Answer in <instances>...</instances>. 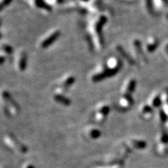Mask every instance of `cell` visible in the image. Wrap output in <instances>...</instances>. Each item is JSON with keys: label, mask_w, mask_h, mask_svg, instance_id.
I'll list each match as a JSON object with an SVG mask.
<instances>
[{"label": "cell", "mask_w": 168, "mask_h": 168, "mask_svg": "<svg viewBox=\"0 0 168 168\" xmlns=\"http://www.w3.org/2000/svg\"><path fill=\"white\" fill-rule=\"evenodd\" d=\"M133 104V100L131 97V95L122 94V96L120 98L118 104L122 108V110H126L128 109L130 107H131Z\"/></svg>", "instance_id": "9"}, {"label": "cell", "mask_w": 168, "mask_h": 168, "mask_svg": "<svg viewBox=\"0 0 168 168\" xmlns=\"http://www.w3.org/2000/svg\"><path fill=\"white\" fill-rule=\"evenodd\" d=\"M79 1H80V2H89V1H90V0H79Z\"/></svg>", "instance_id": "24"}, {"label": "cell", "mask_w": 168, "mask_h": 168, "mask_svg": "<svg viewBox=\"0 0 168 168\" xmlns=\"http://www.w3.org/2000/svg\"><path fill=\"white\" fill-rule=\"evenodd\" d=\"M59 36V30H55V31L51 33L49 35H48V36L42 41L41 43V48H43V49H46L48 47L51 46L55 41L58 40Z\"/></svg>", "instance_id": "6"}, {"label": "cell", "mask_w": 168, "mask_h": 168, "mask_svg": "<svg viewBox=\"0 0 168 168\" xmlns=\"http://www.w3.org/2000/svg\"><path fill=\"white\" fill-rule=\"evenodd\" d=\"M31 1L32 5L36 8L45 10V11H51V10H52V6L47 3L46 1H45V0H31Z\"/></svg>", "instance_id": "11"}, {"label": "cell", "mask_w": 168, "mask_h": 168, "mask_svg": "<svg viewBox=\"0 0 168 168\" xmlns=\"http://www.w3.org/2000/svg\"><path fill=\"white\" fill-rule=\"evenodd\" d=\"M0 53L3 54L4 55H10L13 53V48L7 43L0 44Z\"/></svg>", "instance_id": "12"}, {"label": "cell", "mask_w": 168, "mask_h": 168, "mask_svg": "<svg viewBox=\"0 0 168 168\" xmlns=\"http://www.w3.org/2000/svg\"><path fill=\"white\" fill-rule=\"evenodd\" d=\"M1 25H2V19L0 18V27H1Z\"/></svg>", "instance_id": "26"}, {"label": "cell", "mask_w": 168, "mask_h": 168, "mask_svg": "<svg viewBox=\"0 0 168 168\" xmlns=\"http://www.w3.org/2000/svg\"><path fill=\"white\" fill-rule=\"evenodd\" d=\"M142 113L143 114V116H150L151 114H153V109L149 105H144L142 108Z\"/></svg>", "instance_id": "16"}, {"label": "cell", "mask_w": 168, "mask_h": 168, "mask_svg": "<svg viewBox=\"0 0 168 168\" xmlns=\"http://www.w3.org/2000/svg\"><path fill=\"white\" fill-rule=\"evenodd\" d=\"M161 99H160V97H159V96L155 97L154 98H153V101H152V104H153V106L155 107H160V105H161Z\"/></svg>", "instance_id": "17"}, {"label": "cell", "mask_w": 168, "mask_h": 168, "mask_svg": "<svg viewBox=\"0 0 168 168\" xmlns=\"http://www.w3.org/2000/svg\"><path fill=\"white\" fill-rule=\"evenodd\" d=\"M160 120H161V122H164L166 120V114L163 113V111L160 112Z\"/></svg>", "instance_id": "22"}, {"label": "cell", "mask_w": 168, "mask_h": 168, "mask_svg": "<svg viewBox=\"0 0 168 168\" xmlns=\"http://www.w3.org/2000/svg\"><path fill=\"white\" fill-rule=\"evenodd\" d=\"M105 66L107 68H108L109 69L113 70V71L118 72L120 70V68H121V66H122V62H121V61L118 58L111 57V58L107 59Z\"/></svg>", "instance_id": "8"}, {"label": "cell", "mask_w": 168, "mask_h": 168, "mask_svg": "<svg viewBox=\"0 0 168 168\" xmlns=\"http://www.w3.org/2000/svg\"><path fill=\"white\" fill-rule=\"evenodd\" d=\"M74 82H75V78H74L73 76H68L62 79V80L59 82L58 86H57V93H58V94H63V93L69 88L70 86L73 84Z\"/></svg>", "instance_id": "4"}, {"label": "cell", "mask_w": 168, "mask_h": 168, "mask_svg": "<svg viewBox=\"0 0 168 168\" xmlns=\"http://www.w3.org/2000/svg\"><path fill=\"white\" fill-rule=\"evenodd\" d=\"M11 2L12 0H0V12L2 11L5 7H6Z\"/></svg>", "instance_id": "18"}, {"label": "cell", "mask_w": 168, "mask_h": 168, "mask_svg": "<svg viewBox=\"0 0 168 168\" xmlns=\"http://www.w3.org/2000/svg\"><path fill=\"white\" fill-rule=\"evenodd\" d=\"M146 2H147V8L149 9L150 11L153 10V1L152 0H146Z\"/></svg>", "instance_id": "20"}, {"label": "cell", "mask_w": 168, "mask_h": 168, "mask_svg": "<svg viewBox=\"0 0 168 168\" xmlns=\"http://www.w3.org/2000/svg\"><path fill=\"white\" fill-rule=\"evenodd\" d=\"M166 52L168 53V45H166Z\"/></svg>", "instance_id": "25"}, {"label": "cell", "mask_w": 168, "mask_h": 168, "mask_svg": "<svg viewBox=\"0 0 168 168\" xmlns=\"http://www.w3.org/2000/svg\"><path fill=\"white\" fill-rule=\"evenodd\" d=\"M0 100L2 102L4 109L7 114L10 115H15L18 113L19 106L17 102L12 97L10 92L6 90H2L0 92Z\"/></svg>", "instance_id": "1"}, {"label": "cell", "mask_w": 168, "mask_h": 168, "mask_svg": "<svg viewBox=\"0 0 168 168\" xmlns=\"http://www.w3.org/2000/svg\"><path fill=\"white\" fill-rule=\"evenodd\" d=\"M159 45V42L157 39L150 40L147 44V50L148 52H153L156 50Z\"/></svg>", "instance_id": "14"}, {"label": "cell", "mask_w": 168, "mask_h": 168, "mask_svg": "<svg viewBox=\"0 0 168 168\" xmlns=\"http://www.w3.org/2000/svg\"><path fill=\"white\" fill-rule=\"evenodd\" d=\"M116 73L117 72L109 69L108 68H107L106 66H104V68H102L101 70H100V71L97 72V73H95L94 75H93V76H92V80H93V82L101 81V80H104V79L113 76H115Z\"/></svg>", "instance_id": "5"}, {"label": "cell", "mask_w": 168, "mask_h": 168, "mask_svg": "<svg viewBox=\"0 0 168 168\" xmlns=\"http://www.w3.org/2000/svg\"><path fill=\"white\" fill-rule=\"evenodd\" d=\"M118 52H119V53L121 54L122 56H123V58H125V60H126L127 62H128V63L133 64V60L131 59V57L128 56V55H127V53L125 52V50H123V49H122L120 46L118 47Z\"/></svg>", "instance_id": "15"}, {"label": "cell", "mask_w": 168, "mask_h": 168, "mask_svg": "<svg viewBox=\"0 0 168 168\" xmlns=\"http://www.w3.org/2000/svg\"><path fill=\"white\" fill-rule=\"evenodd\" d=\"M1 36H2V34H1V32H0V37H1Z\"/></svg>", "instance_id": "27"}, {"label": "cell", "mask_w": 168, "mask_h": 168, "mask_svg": "<svg viewBox=\"0 0 168 168\" xmlns=\"http://www.w3.org/2000/svg\"><path fill=\"white\" fill-rule=\"evenodd\" d=\"M110 107L107 104L99 105L95 110V113L93 115V122L97 124L103 123L108 115Z\"/></svg>", "instance_id": "3"}, {"label": "cell", "mask_w": 168, "mask_h": 168, "mask_svg": "<svg viewBox=\"0 0 168 168\" xmlns=\"http://www.w3.org/2000/svg\"><path fill=\"white\" fill-rule=\"evenodd\" d=\"M162 1V2H163V3H164V4H168V0H161Z\"/></svg>", "instance_id": "23"}, {"label": "cell", "mask_w": 168, "mask_h": 168, "mask_svg": "<svg viewBox=\"0 0 168 168\" xmlns=\"http://www.w3.org/2000/svg\"><path fill=\"white\" fill-rule=\"evenodd\" d=\"M27 63V54L24 52H20L17 55V66L20 71L26 69Z\"/></svg>", "instance_id": "7"}, {"label": "cell", "mask_w": 168, "mask_h": 168, "mask_svg": "<svg viewBox=\"0 0 168 168\" xmlns=\"http://www.w3.org/2000/svg\"><path fill=\"white\" fill-rule=\"evenodd\" d=\"M136 85V82L135 80H129L124 84L123 89H122V94L131 95L132 92L134 91Z\"/></svg>", "instance_id": "10"}, {"label": "cell", "mask_w": 168, "mask_h": 168, "mask_svg": "<svg viewBox=\"0 0 168 168\" xmlns=\"http://www.w3.org/2000/svg\"><path fill=\"white\" fill-rule=\"evenodd\" d=\"M167 18H168V15H167Z\"/></svg>", "instance_id": "28"}, {"label": "cell", "mask_w": 168, "mask_h": 168, "mask_svg": "<svg viewBox=\"0 0 168 168\" xmlns=\"http://www.w3.org/2000/svg\"><path fill=\"white\" fill-rule=\"evenodd\" d=\"M46 2L49 6H52V5H59L63 2V0H46Z\"/></svg>", "instance_id": "19"}, {"label": "cell", "mask_w": 168, "mask_h": 168, "mask_svg": "<svg viewBox=\"0 0 168 168\" xmlns=\"http://www.w3.org/2000/svg\"><path fill=\"white\" fill-rule=\"evenodd\" d=\"M107 22V17L101 15L96 19L92 24L91 30L95 41L97 43V46L101 47L104 45L103 36H102V27Z\"/></svg>", "instance_id": "2"}, {"label": "cell", "mask_w": 168, "mask_h": 168, "mask_svg": "<svg viewBox=\"0 0 168 168\" xmlns=\"http://www.w3.org/2000/svg\"><path fill=\"white\" fill-rule=\"evenodd\" d=\"M54 98H55V101L61 104L66 105V106L70 104L69 99L67 98L66 97H65L64 94H58V93H56L55 97H54Z\"/></svg>", "instance_id": "13"}, {"label": "cell", "mask_w": 168, "mask_h": 168, "mask_svg": "<svg viewBox=\"0 0 168 168\" xmlns=\"http://www.w3.org/2000/svg\"><path fill=\"white\" fill-rule=\"evenodd\" d=\"M6 59V55H4L3 54L0 53V65H2V64L5 62Z\"/></svg>", "instance_id": "21"}]
</instances>
